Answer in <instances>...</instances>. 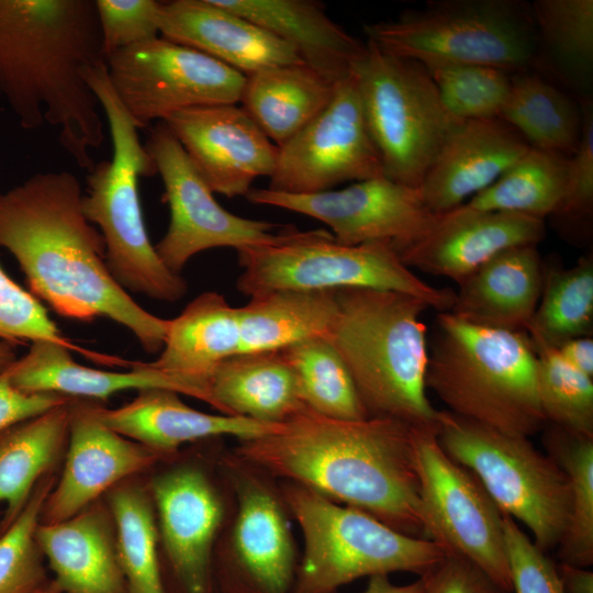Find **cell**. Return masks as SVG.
I'll return each mask as SVG.
<instances>
[{"instance_id":"obj_32","label":"cell","mask_w":593,"mask_h":593,"mask_svg":"<svg viewBox=\"0 0 593 593\" xmlns=\"http://www.w3.org/2000/svg\"><path fill=\"white\" fill-rule=\"evenodd\" d=\"M70 401L0 432V504H5L0 533L16 518L37 482L51 474L66 452Z\"/></svg>"},{"instance_id":"obj_17","label":"cell","mask_w":593,"mask_h":593,"mask_svg":"<svg viewBox=\"0 0 593 593\" xmlns=\"http://www.w3.org/2000/svg\"><path fill=\"white\" fill-rule=\"evenodd\" d=\"M161 122L213 193L246 197L275 171L278 147L236 104L190 108Z\"/></svg>"},{"instance_id":"obj_21","label":"cell","mask_w":593,"mask_h":593,"mask_svg":"<svg viewBox=\"0 0 593 593\" xmlns=\"http://www.w3.org/2000/svg\"><path fill=\"white\" fill-rule=\"evenodd\" d=\"M530 145L500 118L460 122L419 187L425 206L441 214L492 184Z\"/></svg>"},{"instance_id":"obj_11","label":"cell","mask_w":593,"mask_h":593,"mask_svg":"<svg viewBox=\"0 0 593 593\" xmlns=\"http://www.w3.org/2000/svg\"><path fill=\"white\" fill-rule=\"evenodd\" d=\"M353 72L383 176L419 189L440 147L462 121L446 110L428 69L417 61L389 55L366 41Z\"/></svg>"},{"instance_id":"obj_55","label":"cell","mask_w":593,"mask_h":593,"mask_svg":"<svg viewBox=\"0 0 593 593\" xmlns=\"http://www.w3.org/2000/svg\"><path fill=\"white\" fill-rule=\"evenodd\" d=\"M228 593H253L251 591L249 590H246L244 588H240V586H234L232 585L231 590L228 591Z\"/></svg>"},{"instance_id":"obj_43","label":"cell","mask_w":593,"mask_h":593,"mask_svg":"<svg viewBox=\"0 0 593 593\" xmlns=\"http://www.w3.org/2000/svg\"><path fill=\"white\" fill-rule=\"evenodd\" d=\"M446 110L459 121L500 118L512 72L488 65H449L428 69Z\"/></svg>"},{"instance_id":"obj_20","label":"cell","mask_w":593,"mask_h":593,"mask_svg":"<svg viewBox=\"0 0 593 593\" xmlns=\"http://www.w3.org/2000/svg\"><path fill=\"white\" fill-rule=\"evenodd\" d=\"M159 529L172 573L183 593L211 592V551L223 507L198 469L167 471L150 483Z\"/></svg>"},{"instance_id":"obj_44","label":"cell","mask_w":593,"mask_h":593,"mask_svg":"<svg viewBox=\"0 0 593 593\" xmlns=\"http://www.w3.org/2000/svg\"><path fill=\"white\" fill-rule=\"evenodd\" d=\"M582 133L569 159L562 200L549 216L558 233L571 243L591 242L593 228V105L589 97L579 100Z\"/></svg>"},{"instance_id":"obj_2","label":"cell","mask_w":593,"mask_h":593,"mask_svg":"<svg viewBox=\"0 0 593 593\" xmlns=\"http://www.w3.org/2000/svg\"><path fill=\"white\" fill-rule=\"evenodd\" d=\"M235 451L245 463L428 539L413 427L405 423L335 419L304 409L275 433L242 440Z\"/></svg>"},{"instance_id":"obj_51","label":"cell","mask_w":593,"mask_h":593,"mask_svg":"<svg viewBox=\"0 0 593 593\" xmlns=\"http://www.w3.org/2000/svg\"><path fill=\"white\" fill-rule=\"evenodd\" d=\"M557 570L564 593H593V572L588 568L560 562Z\"/></svg>"},{"instance_id":"obj_26","label":"cell","mask_w":593,"mask_h":593,"mask_svg":"<svg viewBox=\"0 0 593 593\" xmlns=\"http://www.w3.org/2000/svg\"><path fill=\"white\" fill-rule=\"evenodd\" d=\"M36 541L61 593H127L115 533L97 503L65 521L36 529Z\"/></svg>"},{"instance_id":"obj_42","label":"cell","mask_w":593,"mask_h":593,"mask_svg":"<svg viewBox=\"0 0 593 593\" xmlns=\"http://www.w3.org/2000/svg\"><path fill=\"white\" fill-rule=\"evenodd\" d=\"M537 394L548 424L593 438V378L566 363L552 347H534Z\"/></svg>"},{"instance_id":"obj_7","label":"cell","mask_w":593,"mask_h":593,"mask_svg":"<svg viewBox=\"0 0 593 593\" xmlns=\"http://www.w3.org/2000/svg\"><path fill=\"white\" fill-rule=\"evenodd\" d=\"M237 290L246 296L273 291H337L361 288L401 292L439 312L455 291L422 280L385 243L346 245L326 230L284 226L266 243L237 250Z\"/></svg>"},{"instance_id":"obj_40","label":"cell","mask_w":593,"mask_h":593,"mask_svg":"<svg viewBox=\"0 0 593 593\" xmlns=\"http://www.w3.org/2000/svg\"><path fill=\"white\" fill-rule=\"evenodd\" d=\"M538 44L559 76L588 85L593 70V0H536L530 4Z\"/></svg>"},{"instance_id":"obj_35","label":"cell","mask_w":593,"mask_h":593,"mask_svg":"<svg viewBox=\"0 0 593 593\" xmlns=\"http://www.w3.org/2000/svg\"><path fill=\"white\" fill-rule=\"evenodd\" d=\"M569 159L530 146L492 184L463 204L478 211L545 220L556 212L562 200Z\"/></svg>"},{"instance_id":"obj_47","label":"cell","mask_w":593,"mask_h":593,"mask_svg":"<svg viewBox=\"0 0 593 593\" xmlns=\"http://www.w3.org/2000/svg\"><path fill=\"white\" fill-rule=\"evenodd\" d=\"M503 532L513 592L564 593L557 564L505 514Z\"/></svg>"},{"instance_id":"obj_13","label":"cell","mask_w":593,"mask_h":593,"mask_svg":"<svg viewBox=\"0 0 593 593\" xmlns=\"http://www.w3.org/2000/svg\"><path fill=\"white\" fill-rule=\"evenodd\" d=\"M108 76L138 128L197 107L236 104L245 75L161 36L105 59Z\"/></svg>"},{"instance_id":"obj_8","label":"cell","mask_w":593,"mask_h":593,"mask_svg":"<svg viewBox=\"0 0 593 593\" xmlns=\"http://www.w3.org/2000/svg\"><path fill=\"white\" fill-rule=\"evenodd\" d=\"M363 30L382 52L427 69L474 64L515 74L540 65L530 4L519 0L429 1Z\"/></svg>"},{"instance_id":"obj_54","label":"cell","mask_w":593,"mask_h":593,"mask_svg":"<svg viewBox=\"0 0 593 593\" xmlns=\"http://www.w3.org/2000/svg\"><path fill=\"white\" fill-rule=\"evenodd\" d=\"M40 593H61V592H59L57 588L52 583V581H49L48 584Z\"/></svg>"},{"instance_id":"obj_30","label":"cell","mask_w":593,"mask_h":593,"mask_svg":"<svg viewBox=\"0 0 593 593\" xmlns=\"http://www.w3.org/2000/svg\"><path fill=\"white\" fill-rule=\"evenodd\" d=\"M209 391L222 414L264 423L282 424L306 409L281 351L234 354L215 369Z\"/></svg>"},{"instance_id":"obj_24","label":"cell","mask_w":593,"mask_h":593,"mask_svg":"<svg viewBox=\"0 0 593 593\" xmlns=\"http://www.w3.org/2000/svg\"><path fill=\"white\" fill-rule=\"evenodd\" d=\"M70 350L52 340L32 342L29 351L7 369L11 383L25 392L98 401L126 390L168 389L209 403L203 390L149 362H136L130 371H107L77 362Z\"/></svg>"},{"instance_id":"obj_9","label":"cell","mask_w":593,"mask_h":593,"mask_svg":"<svg viewBox=\"0 0 593 593\" xmlns=\"http://www.w3.org/2000/svg\"><path fill=\"white\" fill-rule=\"evenodd\" d=\"M282 495L304 540L291 593H334L359 578L392 572L421 577L448 553L434 540L405 535L303 485L289 482Z\"/></svg>"},{"instance_id":"obj_22","label":"cell","mask_w":593,"mask_h":593,"mask_svg":"<svg viewBox=\"0 0 593 593\" xmlns=\"http://www.w3.org/2000/svg\"><path fill=\"white\" fill-rule=\"evenodd\" d=\"M159 34L246 75L304 64L286 42L215 0L161 1Z\"/></svg>"},{"instance_id":"obj_36","label":"cell","mask_w":593,"mask_h":593,"mask_svg":"<svg viewBox=\"0 0 593 593\" xmlns=\"http://www.w3.org/2000/svg\"><path fill=\"white\" fill-rule=\"evenodd\" d=\"M525 333L534 347L552 348L571 338L592 336V251L569 268L545 266L540 299Z\"/></svg>"},{"instance_id":"obj_48","label":"cell","mask_w":593,"mask_h":593,"mask_svg":"<svg viewBox=\"0 0 593 593\" xmlns=\"http://www.w3.org/2000/svg\"><path fill=\"white\" fill-rule=\"evenodd\" d=\"M421 577L424 593H507L473 563L450 552Z\"/></svg>"},{"instance_id":"obj_4","label":"cell","mask_w":593,"mask_h":593,"mask_svg":"<svg viewBox=\"0 0 593 593\" xmlns=\"http://www.w3.org/2000/svg\"><path fill=\"white\" fill-rule=\"evenodd\" d=\"M327 339L344 360L370 417L436 428L438 410L426 395L429 309L410 294L350 288L336 291Z\"/></svg>"},{"instance_id":"obj_52","label":"cell","mask_w":593,"mask_h":593,"mask_svg":"<svg viewBox=\"0 0 593 593\" xmlns=\"http://www.w3.org/2000/svg\"><path fill=\"white\" fill-rule=\"evenodd\" d=\"M425 581L419 577L416 581L398 585L393 584L387 574H378L369 578L366 590L362 593H424Z\"/></svg>"},{"instance_id":"obj_10","label":"cell","mask_w":593,"mask_h":593,"mask_svg":"<svg viewBox=\"0 0 593 593\" xmlns=\"http://www.w3.org/2000/svg\"><path fill=\"white\" fill-rule=\"evenodd\" d=\"M436 437L444 451L470 470L502 514L522 522L535 545L557 548L567 530L571 493L564 471L527 437L511 436L438 410Z\"/></svg>"},{"instance_id":"obj_31","label":"cell","mask_w":593,"mask_h":593,"mask_svg":"<svg viewBox=\"0 0 593 593\" xmlns=\"http://www.w3.org/2000/svg\"><path fill=\"white\" fill-rule=\"evenodd\" d=\"M335 85L305 64L269 67L245 76L240 108L280 147L327 105Z\"/></svg>"},{"instance_id":"obj_6","label":"cell","mask_w":593,"mask_h":593,"mask_svg":"<svg viewBox=\"0 0 593 593\" xmlns=\"http://www.w3.org/2000/svg\"><path fill=\"white\" fill-rule=\"evenodd\" d=\"M85 78L108 122L112 157L88 170L82 213L98 226L109 270L123 289L177 302L186 295L188 283L159 258L141 204L139 178L157 174L154 160L111 85L105 61L87 69Z\"/></svg>"},{"instance_id":"obj_50","label":"cell","mask_w":593,"mask_h":593,"mask_svg":"<svg viewBox=\"0 0 593 593\" xmlns=\"http://www.w3.org/2000/svg\"><path fill=\"white\" fill-rule=\"evenodd\" d=\"M562 360L573 369L593 378V338L581 336L568 339L556 347Z\"/></svg>"},{"instance_id":"obj_12","label":"cell","mask_w":593,"mask_h":593,"mask_svg":"<svg viewBox=\"0 0 593 593\" xmlns=\"http://www.w3.org/2000/svg\"><path fill=\"white\" fill-rule=\"evenodd\" d=\"M435 429L413 427L428 539L467 559L512 593L503 514L478 478L444 451Z\"/></svg>"},{"instance_id":"obj_16","label":"cell","mask_w":593,"mask_h":593,"mask_svg":"<svg viewBox=\"0 0 593 593\" xmlns=\"http://www.w3.org/2000/svg\"><path fill=\"white\" fill-rule=\"evenodd\" d=\"M245 198L254 204L280 208L315 219L327 225L339 243H385L398 254L417 240L437 216L425 206L418 189L385 177L312 194L251 188Z\"/></svg>"},{"instance_id":"obj_27","label":"cell","mask_w":593,"mask_h":593,"mask_svg":"<svg viewBox=\"0 0 593 593\" xmlns=\"http://www.w3.org/2000/svg\"><path fill=\"white\" fill-rule=\"evenodd\" d=\"M288 43L301 60L337 83L348 78L366 51L315 0H215Z\"/></svg>"},{"instance_id":"obj_14","label":"cell","mask_w":593,"mask_h":593,"mask_svg":"<svg viewBox=\"0 0 593 593\" xmlns=\"http://www.w3.org/2000/svg\"><path fill=\"white\" fill-rule=\"evenodd\" d=\"M145 147L161 178L163 201L169 208L168 228L155 249L172 272L181 275L194 255L211 248L240 250L266 243L280 227L225 210L164 122L150 128Z\"/></svg>"},{"instance_id":"obj_39","label":"cell","mask_w":593,"mask_h":593,"mask_svg":"<svg viewBox=\"0 0 593 593\" xmlns=\"http://www.w3.org/2000/svg\"><path fill=\"white\" fill-rule=\"evenodd\" d=\"M542 444L564 471L571 493L567 530L558 549L561 563L588 568L593 563V438L546 424Z\"/></svg>"},{"instance_id":"obj_33","label":"cell","mask_w":593,"mask_h":593,"mask_svg":"<svg viewBox=\"0 0 593 593\" xmlns=\"http://www.w3.org/2000/svg\"><path fill=\"white\" fill-rule=\"evenodd\" d=\"M336 291H273L237 307L238 353L280 351L327 337L336 314Z\"/></svg>"},{"instance_id":"obj_53","label":"cell","mask_w":593,"mask_h":593,"mask_svg":"<svg viewBox=\"0 0 593 593\" xmlns=\"http://www.w3.org/2000/svg\"><path fill=\"white\" fill-rule=\"evenodd\" d=\"M16 359L14 344L0 339V373L4 372Z\"/></svg>"},{"instance_id":"obj_41","label":"cell","mask_w":593,"mask_h":593,"mask_svg":"<svg viewBox=\"0 0 593 593\" xmlns=\"http://www.w3.org/2000/svg\"><path fill=\"white\" fill-rule=\"evenodd\" d=\"M55 483L53 474L42 478L16 518L0 533V593H40L48 584L35 534Z\"/></svg>"},{"instance_id":"obj_15","label":"cell","mask_w":593,"mask_h":593,"mask_svg":"<svg viewBox=\"0 0 593 593\" xmlns=\"http://www.w3.org/2000/svg\"><path fill=\"white\" fill-rule=\"evenodd\" d=\"M383 176L382 161L368 130L354 72L337 82L327 105L278 147L268 189L312 194L346 181Z\"/></svg>"},{"instance_id":"obj_1","label":"cell","mask_w":593,"mask_h":593,"mask_svg":"<svg viewBox=\"0 0 593 593\" xmlns=\"http://www.w3.org/2000/svg\"><path fill=\"white\" fill-rule=\"evenodd\" d=\"M82 193L68 170L36 172L0 192V246L16 259L31 293L59 315L109 318L146 353H160L168 320L142 307L113 278L103 237L82 213Z\"/></svg>"},{"instance_id":"obj_5","label":"cell","mask_w":593,"mask_h":593,"mask_svg":"<svg viewBox=\"0 0 593 593\" xmlns=\"http://www.w3.org/2000/svg\"><path fill=\"white\" fill-rule=\"evenodd\" d=\"M428 346L426 389L461 417L511 436L527 437L547 424L537 394V357L525 332L436 316Z\"/></svg>"},{"instance_id":"obj_25","label":"cell","mask_w":593,"mask_h":593,"mask_svg":"<svg viewBox=\"0 0 593 593\" xmlns=\"http://www.w3.org/2000/svg\"><path fill=\"white\" fill-rule=\"evenodd\" d=\"M544 272L537 245L507 248L458 283L448 312L469 324L525 332L540 299Z\"/></svg>"},{"instance_id":"obj_23","label":"cell","mask_w":593,"mask_h":593,"mask_svg":"<svg viewBox=\"0 0 593 593\" xmlns=\"http://www.w3.org/2000/svg\"><path fill=\"white\" fill-rule=\"evenodd\" d=\"M96 412L107 426L161 456L175 452L186 443L219 436L249 440L281 426L243 416L203 413L168 389L138 391L131 402L118 409L96 404Z\"/></svg>"},{"instance_id":"obj_37","label":"cell","mask_w":593,"mask_h":593,"mask_svg":"<svg viewBox=\"0 0 593 593\" xmlns=\"http://www.w3.org/2000/svg\"><path fill=\"white\" fill-rule=\"evenodd\" d=\"M280 351L295 376L306 409L335 419L370 417L344 360L326 337L310 338Z\"/></svg>"},{"instance_id":"obj_38","label":"cell","mask_w":593,"mask_h":593,"mask_svg":"<svg viewBox=\"0 0 593 593\" xmlns=\"http://www.w3.org/2000/svg\"><path fill=\"white\" fill-rule=\"evenodd\" d=\"M115 526L119 562L127 593H166L157 555V526L149 495L138 485L119 483L108 493Z\"/></svg>"},{"instance_id":"obj_29","label":"cell","mask_w":593,"mask_h":593,"mask_svg":"<svg viewBox=\"0 0 593 593\" xmlns=\"http://www.w3.org/2000/svg\"><path fill=\"white\" fill-rule=\"evenodd\" d=\"M238 350L237 307L223 294L209 291L195 296L178 316L168 320L164 346L149 365L199 387L212 405L210 378Z\"/></svg>"},{"instance_id":"obj_28","label":"cell","mask_w":593,"mask_h":593,"mask_svg":"<svg viewBox=\"0 0 593 593\" xmlns=\"http://www.w3.org/2000/svg\"><path fill=\"white\" fill-rule=\"evenodd\" d=\"M237 494L233 550L244 579L233 585L253 593H291L294 549L283 507L253 479L240 480Z\"/></svg>"},{"instance_id":"obj_3","label":"cell","mask_w":593,"mask_h":593,"mask_svg":"<svg viewBox=\"0 0 593 593\" xmlns=\"http://www.w3.org/2000/svg\"><path fill=\"white\" fill-rule=\"evenodd\" d=\"M103 61L94 0H0V100L22 128H57L87 171L104 124L85 74Z\"/></svg>"},{"instance_id":"obj_46","label":"cell","mask_w":593,"mask_h":593,"mask_svg":"<svg viewBox=\"0 0 593 593\" xmlns=\"http://www.w3.org/2000/svg\"><path fill=\"white\" fill-rule=\"evenodd\" d=\"M104 59L157 37L161 1L94 0Z\"/></svg>"},{"instance_id":"obj_45","label":"cell","mask_w":593,"mask_h":593,"mask_svg":"<svg viewBox=\"0 0 593 593\" xmlns=\"http://www.w3.org/2000/svg\"><path fill=\"white\" fill-rule=\"evenodd\" d=\"M0 339L12 344L45 339L63 344L96 361L115 363V357L76 346L49 317L47 310L31 292L13 281L0 265Z\"/></svg>"},{"instance_id":"obj_49","label":"cell","mask_w":593,"mask_h":593,"mask_svg":"<svg viewBox=\"0 0 593 593\" xmlns=\"http://www.w3.org/2000/svg\"><path fill=\"white\" fill-rule=\"evenodd\" d=\"M70 400L55 393L22 391L11 383L5 370L0 373V432Z\"/></svg>"},{"instance_id":"obj_34","label":"cell","mask_w":593,"mask_h":593,"mask_svg":"<svg viewBox=\"0 0 593 593\" xmlns=\"http://www.w3.org/2000/svg\"><path fill=\"white\" fill-rule=\"evenodd\" d=\"M500 119L532 146L571 157L582 133L580 105L536 71L512 75Z\"/></svg>"},{"instance_id":"obj_19","label":"cell","mask_w":593,"mask_h":593,"mask_svg":"<svg viewBox=\"0 0 593 593\" xmlns=\"http://www.w3.org/2000/svg\"><path fill=\"white\" fill-rule=\"evenodd\" d=\"M545 236V220L462 204L437 214L432 226L399 256L410 269L459 283L499 253L537 245Z\"/></svg>"},{"instance_id":"obj_18","label":"cell","mask_w":593,"mask_h":593,"mask_svg":"<svg viewBox=\"0 0 593 593\" xmlns=\"http://www.w3.org/2000/svg\"><path fill=\"white\" fill-rule=\"evenodd\" d=\"M69 435L61 475L43 506L41 523L72 517L163 456L122 436L97 415L88 400L70 401Z\"/></svg>"}]
</instances>
